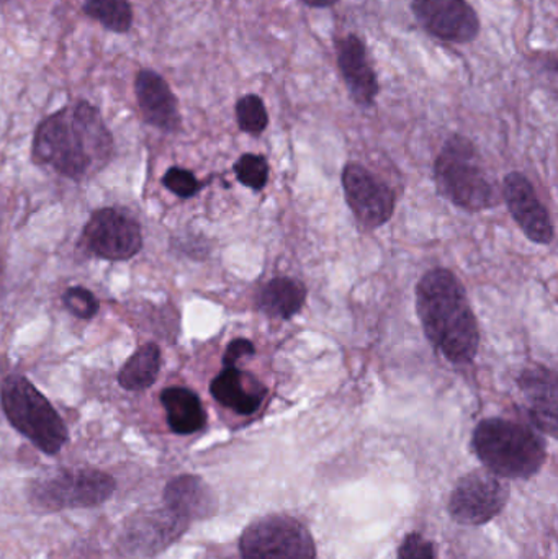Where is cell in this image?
<instances>
[{
  "label": "cell",
  "instance_id": "1",
  "mask_svg": "<svg viewBox=\"0 0 558 559\" xmlns=\"http://www.w3.org/2000/svg\"><path fill=\"white\" fill-rule=\"evenodd\" d=\"M114 136L91 102L78 100L48 115L36 127L32 159L59 176L82 180L107 166Z\"/></svg>",
  "mask_w": 558,
  "mask_h": 559
},
{
  "label": "cell",
  "instance_id": "2",
  "mask_svg": "<svg viewBox=\"0 0 558 559\" xmlns=\"http://www.w3.org/2000/svg\"><path fill=\"white\" fill-rule=\"evenodd\" d=\"M416 308L426 337L449 361L474 360L480 332L461 280L448 269H432L419 280Z\"/></svg>",
  "mask_w": 558,
  "mask_h": 559
},
{
  "label": "cell",
  "instance_id": "3",
  "mask_svg": "<svg viewBox=\"0 0 558 559\" xmlns=\"http://www.w3.org/2000/svg\"><path fill=\"white\" fill-rule=\"evenodd\" d=\"M472 445L488 472L500 478H533L547 459L546 447L533 430L498 417L478 424Z\"/></svg>",
  "mask_w": 558,
  "mask_h": 559
},
{
  "label": "cell",
  "instance_id": "4",
  "mask_svg": "<svg viewBox=\"0 0 558 559\" xmlns=\"http://www.w3.org/2000/svg\"><path fill=\"white\" fill-rule=\"evenodd\" d=\"M0 406L10 426L39 452L55 456L64 449L69 440L64 420L28 378L16 373L3 378Z\"/></svg>",
  "mask_w": 558,
  "mask_h": 559
},
{
  "label": "cell",
  "instance_id": "5",
  "mask_svg": "<svg viewBox=\"0 0 558 559\" xmlns=\"http://www.w3.org/2000/svg\"><path fill=\"white\" fill-rule=\"evenodd\" d=\"M436 182L449 202L467 212H484L498 203L497 187L482 167L474 144L449 138L436 160Z\"/></svg>",
  "mask_w": 558,
  "mask_h": 559
},
{
  "label": "cell",
  "instance_id": "6",
  "mask_svg": "<svg viewBox=\"0 0 558 559\" xmlns=\"http://www.w3.org/2000/svg\"><path fill=\"white\" fill-rule=\"evenodd\" d=\"M117 479L97 468H61L29 483L28 501L43 514L94 509L114 498Z\"/></svg>",
  "mask_w": 558,
  "mask_h": 559
},
{
  "label": "cell",
  "instance_id": "7",
  "mask_svg": "<svg viewBox=\"0 0 558 559\" xmlns=\"http://www.w3.org/2000/svg\"><path fill=\"white\" fill-rule=\"evenodd\" d=\"M241 559H317L308 528L284 514L265 515L252 522L239 540Z\"/></svg>",
  "mask_w": 558,
  "mask_h": 559
},
{
  "label": "cell",
  "instance_id": "8",
  "mask_svg": "<svg viewBox=\"0 0 558 559\" xmlns=\"http://www.w3.org/2000/svg\"><path fill=\"white\" fill-rule=\"evenodd\" d=\"M189 525L167 508L140 509L123 522L118 550L128 559L156 558L180 540Z\"/></svg>",
  "mask_w": 558,
  "mask_h": 559
},
{
  "label": "cell",
  "instance_id": "9",
  "mask_svg": "<svg viewBox=\"0 0 558 559\" xmlns=\"http://www.w3.org/2000/svg\"><path fill=\"white\" fill-rule=\"evenodd\" d=\"M84 248L104 261H130L143 249V233L133 216L118 209L92 213L81 238Z\"/></svg>",
  "mask_w": 558,
  "mask_h": 559
},
{
  "label": "cell",
  "instance_id": "10",
  "mask_svg": "<svg viewBox=\"0 0 558 559\" xmlns=\"http://www.w3.org/2000/svg\"><path fill=\"white\" fill-rule=\"evenodd\" d=\"M510 501V486L488 469H475L459 479L449 499L458 524L484 525L494 521Z\"/></svg>",
  "mask_w": 558,
  "mask_h": 559
},
{
  "label": "cell",
  "instance_id": "11",
  "mask_svg": "<svg viewBox=\"0 0 558 559\" xmlns=\"http://www.w3.org/2000/svg\"><path fill=\"white\" fill-rule=\"evenodd\" d=\"M412 12L422 28L441 41L464 45L480 33V19L467 0H412Z\"/></svg>",
  "mask_w": 558,
  "mask_h": 559
},
{
  "label": "cell",
  "instance_id": "12",
  "mask_svg": "<svg viewBox=\"0 0 558 559\" xmlns=\"http://www.w3.org/2000/svg\"><path fill=\"white\" fill-rule=\"evenodd\" d=\"M343 187L347 205L360 225L380 228L392 218L395 195L387 183L366 167L356 163L347 164L343 173Z\"/></svg>",
  "mask_w": 558,
  "mask_h": 559
},
{
  "label": "cell",
  "instance_id": "13",
  "mask_svg": "<svg viewBox=\"0 0 558 559\" xmlns=\"http://www.w3.org/2000/svg\"><path fill=\"white\" fill-rule=\"evenodd\" d=\"M134 95L144 121L164 133H176L182 124L179 102L166 79L153 69L143 68L134 78Z\"/></svg>",
  "mask_w": 558,
  "mask_h": 559
},
{
  "label": "cell",
  "instance_id": "14",
  "mask_svg": "<svg viewBox=\"0 0 558 559\" xmlns=\"http://www.w3.org/2000/svg\"><path fill=\"white\" fill-rule=\"evenodd\" d=\"M503 195L514 222L527 239L537 245H550L554 241V225L549 213L523 174L513 173L504 177Z\"/></svg>",
  "mask_w": 558,
  "mask_h": 559
},
{
  "label": "cell",
  "instance_id": "15",
  "mask_svg": "<svg viewBox=\"0 0 558 559\" xmlns=\"http://www.w3.org/2000/svg\"><path fill=\"white\" fill-rule=\"evenodd\" d=\"M336 58L353 100L360 107L373 105L380 85L367 56L366 43L354 33L337 39Z\"/></svg>",
  "mask_w": 558,
  "mask_h": 559
},
{
  "label": "cell",
  "instance_id": "16",
  "mask_svg": "<svg viewBox=\"0 0 558 559\" xmlns=\"http://www.w3.org/2000/svg\"><path fill=\"white\" fill-rule=\"evenodd\" d=\"M164 508L183 521H205L218 511L215 492L197 475H179L167 483L163 492Z\"/></svg>",
  "mask_w": 558,
  "mask_h": 559
},
{
  "label": "cell",
  "instance_id": "17",
  "mask_svg": "<svg viewBox=\"0 0 558 559\" xmlns=\"http://www.w3.org/2000/svg\"><path fill=\"white\" fill-rule=\"evenodd\" d=\"M527 400L531 419L543 432L557 436V384L556 374L547 368L526 370L520 380Z\"/></svg>",
  "mask_w": 558,
  "mask_h": 559
},
{
  "label": "cell",
  "instance_id": "18",
  "mask_svg": "<svg viewBox=\"0 0 558 559\" xmlns=\"http://www.w3.org/2000/svg\"><path fill=\"white\" fill-rule=\"evenodd\" d=\"M248 384V377L238 367H225L222 373L213 378L210 393L222 406L235 411L241 416H251L261 406L265 391L262 388Z\"/></svg>",
  "mask_w": 558,
  "mask_h": 559
},
{
  "label": "cell",
  "instance_id": "19",
  "mask_svg": "<svg viewBox=\"0 0 558 559\" xmlns=\"http://www.w3.org/2000/svg\"><path fill=\"white\" fill-rule=\"evenodd\" d=\"M167 426L177 436H192L205 427L206 414L202 401L189 388H166L161 393Z\"/></svg>",
  "mask_w": 558,
  "mask_h": 559
},
{
  "label": "cell",
  "instance_id": "20",
  "mask_svg": "<svg viewBox=\"0 0 558 559\" xmlns=\"http://www.w3.org/2000/svg\"><path fill=\"white\" fill-rule=\"evenodd\" d=\"M161 371V348L154 342L141 345L118 371V384L127 391H146Z\"/></svg>",
  "mask_w": 558,
  "mask_h": 559
},
{
  "label": "cell",
  "instance_id": "21",
  "mask_svg": "<svg viewBox=\"0 0 558 559\" xmlns=\"http://www.w3.org/2000/svg\"><path fill=\"white\" fill-rule=\"evenodd\" d=\"M307 299L304 283L294 278H274L264 286L259 306L271 318L290 319L300 311Z\"/></svg>",
  "mask_w": 558,
  "mask_h": 559
},
{
  "label": "cell",
  "instance_id": "22",
  "mask_svg": "<svg viewBox=\"0 0 558 559\" xmlns=\"http://www.w3.org/2000/svg\"><path fill=\"white\" fill-rule=\"evenodd\" d=\"M85 15L105 29L124 35L133 26L134 13L130 0H82Z\"/></svg>",
  "mask_w": 558,
  "mask_h": 559
},
{
  "label": "cell",
  "instance_id": "23",
  "mask_svg": "<svg viewBox=\"0 0 558 559\" xmlns=\"http://www.w3.org/2000/svg\"><path fill=\"white\" fill-rule=\"evenodd\" d=\"M236 120L245 133L259 136L269 127V115L259 95L248 94L236 104Z\"/></svg>",
  "mask_w": 558,
  "mask_h": 559
},
{
  "label": "cell",
  "instance_id": "24",
  "mask_svg": "<svg viewBox=\"0 0 558 559\" xmlns=\"http://www.w3.org/2000/svg\"><path fill=\"white\" fill-rule=\"evenodd\" d=\"M235 174L242 186L252 190L264 189L269 180V164L259 154H245L235 164Z\"/></svg>",
  "mask_w": 558,
  "mask_h": 559
},
{
  "label": "cell",
  "instance_id": "25",
  "mask_svg": "<svg viewBox=\"0 0 558 559\" xmlns=\"http://www.w3.org/2000/svg\"><path fill=\"white\" fill-rule=\"evenodd\" d=\"M62 305L74 318L91 321L98 314L100 302L91 289L84 286H71L62 295Z\"/></svg>",
  "mask_w": 558,
  "mask_h": 559
},
{
  "label": "cell",
  "instance_id": "26",
  "mask_svg": "<svg viewBox=\"0 0 558 559\" xmlns=\"http://www.w3.org/2000/svg\"><path fill=\"white\" fill-rule=\"evenodd\" d=\"M163 186L179 199H190L200 190V182L190 170L170 167L163 177Z\"/></svg>",
  "mask_w": 558,
  "mask_h": 559
},
{
  "label": "cell",
  "instance_id": "27",
  "mask_svg": "<svg viewBox=\"0 0 558 559\" xmlns=\"http://www.w3.org/2000/svg\"><path fill=\"white\" fill-rule=\"evenodd\" d=\"M399 559H438L435 545L426 540L422 534H409L399 550Z\"/></svg>",
  "mask_w": 558,
  "mask_h": 559
},
{
  "label": "cell",
  "instance_id": "28",
  "mask_svg": "<svg viewBox=\"0 0 558 559\" xmlns=\"http://www.w3.org/2000/svg\"><path fill=\"white\" fill-rule=\"evenodd\" d=\"M254 345L251 342L246 341V338H236L231 344L226 348L225 357H223V365L225 367H236L238 361L245 357H251L254 355Z\"/></svg>",
  "mask_w": 558,
  "mask_h": 559
},
{
  "label": "cell",
  "instance_id": "29",
  "mask_svg": "<svg viewBox=\"0 0 558 559\" xmlns=\"http://www.w3.org/2000/svg\"><path fill=\"white\" fill-rule=\"evenodd\" d=\"M305 5L313 7V9H327V7L334 5L340 0H301Z\"/></svg>",
  "mask_w": 558,
  "mask_h": 559
},
{
  "label": "cell",
  "instance_id": "30",
  "mask_svg": "<svg viewBox=\"0 0 558 559\" xmlns=\"http://www.w3.org/2000/svg\"><path fill=\"white\" fill-rule=\"evenodd\" d=\"M0 272H2V261H0Z\"/></svg>",
  "mask_w": 558,
  "mask_h": 559
},
{
  "label": "cell",
  "instance_id": "31",
  "mask_svg": "<svg viewBox=\"0 0 558 559\" xmlns=\"http://www.w3.org/2000/svg\"><path fill=\"white\" fill-rule=\"evenodd\" d=\"M5 2V0H0V3Z\"/></svg>",
  "mask_w": 558,
  "mask_h": 559
}]
</instances>
